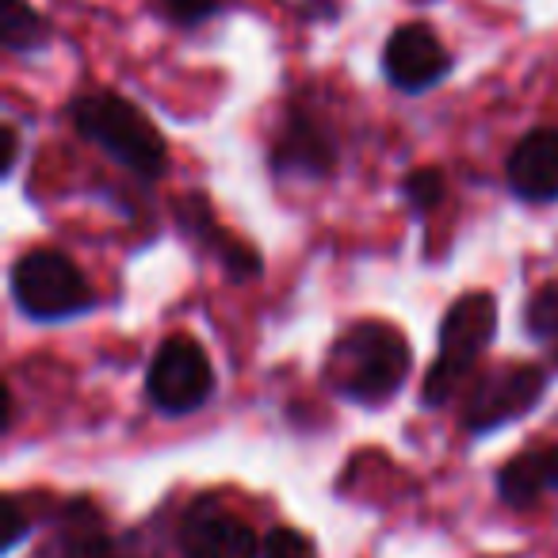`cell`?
I'll return each instance as SVG.
<instances>
[{"mask_svg": "<svg viewBox=\"0 0 558 558\" xmlns=\"http://www.w3.org/2000/svg\"><path fill=\"white\" fill-rule=\"evenodd\" d=\"M398 192H402V203L413 215H428V210H436L448 199V180H444L440 169H413L405 172Z\"/></svg>", "mask_w": 558, "mask_h": 558, "instance_id": "obj_16", "label": "cell"}, {"mask_svg": "<svg viewBox=\"0 0 558 558\" xmlns=\"http://www.w3.org/2000/svg\"><path fill=\"white\" fill-rule=\"evenodd\" d=\"M180 547L187 558H264L256 532L218 497H195L180 520Z\"/></svg>", "mask_w": 558, "mask_h": 558, "instance_id": "obj_9", "label": "cell"}, {"mask_svg": "<svg viewBox=\"0 0 558 558\" xmlns=\"http://www.w3.org/2000/svg\"><path fill=\"white\" fill-rule=\"evenodd\" d=\"M497 322L501 314H497V299L489 291H466L444 311L436 360L421 383V405L440 410L478 375V360L494 344Z\"/></svg>", "mask_w": 558, "mask_h": 558, "instance_id": "obj_3", "label": "cell"}, {"mask_svg": "<svg viewBox=\"0 0 558 558\" xmlns=\"http://www.w3.org/2000/svg\"><path fill=\"white\" fill-rule=\"evenodd\" d=\"M456 73V58L428 24H402L383 47V77L402 96H425Z\"/></svg>", "mask_w": 558, "mask_h": 558, "instance_id": "obj_8", "label": "cell"}, {"mask_svg": "<svg viewBox=\"0 0 558 558\" xmlns=\"http://www.w3.org/2000/svg\"><path fill=\"white\" fill-rule=\"evenodd\" d=\"M43 558H111V532L104 512L88 497L65 501L50 524Z\"/></svg>", "mask_w": 558, "mask_h": 558, "instance_id": "obj_13", "label": "cell"}, {"mask_svg": "<svg viewBox=\"0 0 558 558\" xmlns=\"http://www.w3.org/2000/svg\"><path fill=\"white\" fill-rule=\"evenodd\" d=\"M413 372V349L390 322H356L326 352L322 379L352 405H387Z\"/></svg>", "mask_w": 558, "mask_h": 558, "instance_id": "obj_1", "label": "cell"}, {"mask_svg": "<svg viewBox=\"0 0 558 558\" xmlns=\"http://www.w3.org/2000/svg\"><path fill=\"white\" fill-rule=\"evenodd\" d=\"M54 43V27L27 0H0V47L16 58H35Z\"/></svg>", "mask_w": 558, "mask_h": 558, "instance_id": "obj_14", "label": "cell"}, {"mask_svg": "<svg viewBox=\"0 0 558 558\" xmlns=\"http://www.w3.org/2000/svg\"><path fill=\"white\" fill-rule=\"evenodd\" d=\"M70 123L88 146H96L104 157L123 165L131 177L146 180V184L169 172V142L154 126V119L126 96L93 88V93L70 100Z\"/></svg>", "mask_w": 558, "mask_h": 558, "instance_id": "obj_2", "label": "cell"}, {"mask_svg": "<svg viewBox=\"0 0 558 558\" xmlns=\"http://www.w3.org/2000/svg\"><path fill=\"white\" fill-rule=\"evenodd\" d=\"M215 367L192 333H172L154 349L146 364V402L161 417L199 413L215 398Z\"/></svg>", "mask_w": 558, "mask_h": 558, "instance_id": "obj_5", "label": "cell"}, {"mask_svg": "<svg viewBox=\"0 0 558 558\" xmlns=\"http://www.w3.org/2000/svg\"><path fill=\"white\" fill-rule=\"evenodd\" d=\"M4 149H9V157H4V180L16 172V161H20V126L12 123H4Z\"/></svg>", "mask_w": 558, "mask_h": 558, "instance_id": "obj_20", "label": "cell"}, {"mask_svg": "<svg viewBox=\"0 0 558 558\" xmlns=\"http://www.w3.org/2000/svg\"><path fill=\"white\" fill-rule=\"evenodd\" d=\"M180 230H184L187 238L199 241L233 283H245V279H256L264 271L260 253H256L248 241L226 233L222 226L215 222V215H210V207H207L203 195H187V199H180Z\"/></svg>", "mask_w": 558, "mask_h": 558, "instance_id": "obj_11", "label": "cell"}, {"mask_svg": "<svg viewBox=\"0 0 558 558\" xmlns=\"http://www.w3.org/2000/svg\"><path fill=\"white\" fill-rule=\"evenodd\" d=\"M337 165L341 142L333 126L306 104H291L268 146V172L276 180H326L337 172Z\"/></svg>", "mask_w": 558, "mask_h": 558, "instance_id": "obj_7", "label": "cell"}, {"mask_svg": "<svg viewBox=\"0 0 558 558\" xmlns=\"http://www.w3.org/2000/svg\"><path fill=\"white\" fill-rule=\"evenodd\" d=\"M27 535H32V517H27L24 501H20L16 494H9L4 497V543H0V550L12 555Z\"/></svg>", "mask_w": 558, "mask_h": 558, "instance_id": "obj_18", "label": "cell"}, {"mask_svg": "<svg viewBox=\"0 0 558 558\" xmlns=\"http://www.w3.org/2000/svg\"><path fill=\"white\" fill-rule=\"evenodd\" d=\"M524 333L558 364V279H547L543 288L532 291L524 306Z\"/></svg>", "mask_w": 558, "mask_h": 558, "instance_id": "obj_15", "label": "cell"}, {"mask_svg": "<svg viewBox=\"0 0 558 558\" xmlns=\"http://www.w3.org/2000/svg\"><path fill=\"white\" fill-rule=\"evenodd\" d=\"M494 486L509 509H535L547 494H558V444H532L512 456L501 463Z\"/></svg>", "mask_w": 558, "mask_h": 558, "instance_id": "obj_12", "label": "cell"}, {"mask_svg": "<svg viewBox=\"0 0 558 558\" xmlns=\"http://www.w3.org/2000/svg\"><path fill=\"white\" fill-rule=\"evenodd\" d=\"M264 558H311V543L295 527H276L264 539Z\"/></svg>", "mask_w": 558, "mask_h": 558, "instance_id": "obj_19", "label": "cell"}, {"mask_svg": "<svg viewBox=\"0 0 558 558\" xmlns=\"http://www.w3.org/2000/svg\"><path fill=\"white\" fill-rule=\"evenodd\" d=\"M9 291L16 311L39 326L85 318L96 311V291L85 271L58 248H27L9 271Z\"/></svg>", "mask_w": 558, "mask_h": 558, "instance_id": "obj_4", "label": "cell"}, {"mask_svg": "<svg viewBox=\"0 0 558 558\" xmlns=\"http://www.w3.org/2000/svg\"><path fill=\"white\" fill-rule=\"evenodd\" d=\"M547 395V372L535 364H494L466 383L463 395V428L471 436H489L527 417Z\"/></svg>", "mask_w": 558, "mask_h": 558, "instance_id": "obj_6", "label": "cell"}, {"mask_svg": "<svg viewBox=\"0 0 558 558\" xmlns=\"http://www.w3.org/2000/svg\"><path fill=\"white\" fill-rule=\"evenodd\" d=\"M505 184L527 207L558 203V131L535 126L512 146L505 161Z\"/></svg>", "mask_w": 558, "mask_h": 558, "instance_id": "obj_10", "label": "cell"}, {"mask_svg": "<svg viewBox=\"0 0 558 558\" xmlns=\"http://www.w3.org/2000/svg\"><path fill=\"white\" fill-rule=\"evenodd\" d=\"M177 27H199L226 9V0H157Z\"/></svg>", "mask_w": 558, "mask_h": 558, "instance_id": "obj_17", "label": "cell"}]
</instances>
